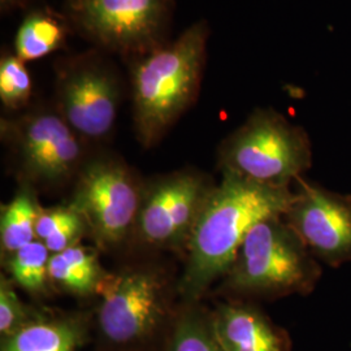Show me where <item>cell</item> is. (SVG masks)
I'll return each mask as SVG.
<instances>
[{"label": "cell", "instance_id": "cell-1", "mask_svg": "<svg viewBox=\"0 0 351 351\" xmlns=\"http://www.w3.org/2000/svg\"><path fill=\"white\" fill-rule=\"evenodd\" d=\"M221 173L223 178L204 203L185 250L188 261L180 291L190 302L199 300L215 281L226 276L252 226L269 216L284 215L294 199L290 188Z\"/></svg>", "mask_w": 351, "mask_h": 351}, {"label": "cell", "instance_id": "cell-2", "mask_svg": "<svg viewBox=\"0 0 351 351\" xmlns=\"http://www.w3.org/2000/svg\"><path fill=\"white\" fill-rule=\"evenodd\" d=\"M211 27L199 20L149 53L126 62L133 124L145 149L156 146L201 94Z\"/></svg>", "mask_w": 351, "mask_h": 351}, {"label": "cell", "instance_id": "cell-3", "mask_svg": "<svg viewBox=\"0 0 351 351\" xmlns=\"http://www.w3.org/2000/svg\"><path fill=\"white\" fill-rule=\"evenodd\" d=\"M322 274L314 254L284 216L275 215L251 228L221 278L220 291L243 300L307 295L314 291Z\"/></svg>", "mask_w": 351, "mask_h": 351}, {"label": "cell", "instance_id": "cell-4", "mask_svg": "<svg viewBox=\"0 0 351 351\" xmlns=\"http://www.w3.org/2000/svg\"><path fill=\"white\" fill-rule=\"evenodd\" d=\"M313 158L308 133L274 108H255L217 149L221 172L275 188L298 181Z\"/></svg>", "mask_w": 351, "mask_h": 351}, {"label": "cell", "instance_id": "cell-5", "mask_svg": "<svg viewBox=\"0 0 351 351\" xmlns=\"http://www.w3.org/2000/svg\"><path fill=\"white\" fill-rule=\"evenodd\" d=\"M53 107L91 150L112 136L126 93L113 56L90 47L53 63Z\"/></svg>", "mask_w": 351, "mask_h": 351}, {"label": "cell", "instance_id": "cell-6", "mask_svg": "<svg viewBox=\"0 0 351 351\" xmlns=\"http://www.w3.org/2000/svg\"><path fill=\"white\" fill-rule=\"evenodd\" d=\"M73 33L129 62L169 42L176 0H64Z\"/></svg>", "mask_w": 351, "mask_h": 351}, {"label": "cell", "instance_id": "cell-7", "mask_svg": "<svg viewBox=\"0 0 351 351\" xmlns=\"http://www.w3.org/2000/svg\"><path fill=\"white\" fill-rule=\"evenodd\" d=\"M0 136L17 173L29 185H62L77 177L90 154L52 103L1 117Z\"/></svg>", "mask_w": 351, "mask_h": 351}, {"label": "cell", "instance_id": "cell-8", "mask_svg": "<svg viewBox=\"0 0 351 351\" xmlns=\"http://www.w3.org/2000/svg\"><path fill=\"white\" fill-rule=\"evenodd\" d=\"M143 188L120 156L98 150L82 164L68 204L81 215L97 245L112 249L134 233Z\"/></svg>", "mask_w": 351, "mask_h": 351}, {"label": "cell", "instance_id": "cell-9", "mask_svg": "<svg viewBox=\"0 0 351 351\" xmlns=\"http://www.w3.org/2000/svg\"><path fill=\"white\" fill-rule=\"evenodd\" d=\"M103 339L119 348L136 346L150 339L168 315V284L159 269L126 268L106 275L95 293Z\"/></svg>", "mask_w": 351, "mask_h": 351}, {"label": "cell", "instance_id": "cell-10", "mask_svg": "<svg viewBox=\"0 0 351 351\" xmlns=\"http://www.w3.org/2000/svg\"><path fill=\"white\" fill-rule=\"evenodd\" d=\"M213 186L194 169H181L145 185L134 234L151 247L186 250Z\"/></svg>", "mask_w": 351, "mask_h": 351}, {"label": "cell", "instance_id": "cell-11", "mask_svg": "<svg viewBox=\"0 0 351 351\" xmlns=\"http://www.w3.org/2000/svg\"><path fill=\"white\" fill-rule=\"evenodd\" d=\"M282 215L315 258L330 267L351 263V195L303 178Z\"/></svg>", "mask_w": 351, "mask_h": 351}, {"label": "cell", "instance_id": "cell-12", "mask_svg": "<svg viewBox=\"0 0 351 351\" xmlns=\"http://www.w3.org/2000/svg\"><path fill=\"white\" fill-rule=\"evenodd\" d=\"M215 335L224 351H289L288 335L255 306L220 303L211 313Z\"/></svg>", "mask_w": 351, "mask_h": 351}, {"label": "cell", "instance_id": "cell-13", "mask_svg": "<svg viewBox=\"0 0 351 351\" xmlns=\"http://www.w3.org/2000/svg\"><path fill=\"white\" fill-rule=\"evenodd\" d=\"M72 34L73 29L63 11L50 5H34L17 27L12 49L25 63L37 62L64 50Z\"/></svg>", "mask_w": 351, "mask_h": 351}, {"label": "cell", "instance_id": "cell-14", "mask_svg": "<svg viewBox=\"0 0 351 351\" xmlns=\"http://www.w3.org/2000/svg\"><path fill=\"white\" fill-rule=\"evenodd\" d=\"M85 326L75 316H36L12 336L1 339L0 351H75Z\"/></svg>", "mask_w": 351, "mask_h": 351}, {"label": "cell", "instance_id": "cell-15", "mask_svg": "<svg viewBox=\"0 0 351 351\" xmlns=\"http://www.w3.org/2000/svg\"><path fill=\"white\" fill-rule=\"evenodd\" d=\"M49 271L51 284L78 297L94 295L106 275L98 252L81 243L51 254Z\"/></svg>", "mask_w": 351, "mask_h": 351}, {"label": "cell", "instance_id": "cell-16", "mask_svg": "<svg viewBox=\"0 0 351 351\" xmlns=\"http://www.w3.org/2000/svg\"><path fill=\"white\" fill-rule=\"evenodd\" d=\"M30 186L24 184L12 201L1 206L0 245L3 259L37 239L36 224L42 207Z\"/></svg>", "mask_w": 351, "mask_h": 351}, {"label": "cell", "instance_id": "cell-17", "mask_svg": "<svg viewBox=\"0 0 351 351\" xmlns=\"http://www.w3.org/2000/svg\"><path fill=\"white\" fill-rule=\"evenodd\" d=\"M50 258L46 245L34 239L3 261L12 282L33 295H43L47 294L51 284Z\"/></svg>", "mask_w": 351, "mask_h": 351}, {"label": "cell", "instance_id": "cell-18", "mask_svg": "<svg viewBox=\"0 0 351 351\" xmlns=\"http://www.w3.org/2000/svg\"><path fill=\"white\" fill-rule=\"evenodd\" d=\"M34 94L33 77L13 49L5 46L0 52V101L8 112L19 113L32 106Z\"/></svg>", "mask_w": 351, "mask_h": 351}, {"label": "cell", "instance_id": "cell-19", "mask_svg": "<svg viewBox=\"0 0 351 351\" xmlns=\"http://www.w3.org/2000/svg\"><path fill=\"white\" fill-rule=\"evenodd\" d=\"M167 351H224L215 335L211 314L189 307L177 316Z\"/></svg>", "mask_w": 351, "mask_h": 351}, {"label": "cell", "instance_id": "cell-20", "mask_svg": "<svg viewBox=\"0 0 351 351\" xmlns=\"http://www.w3.org/2000/svg\"><path fill=\"white\" fill-rule=\"evenodd\" d=\"M36 313L30 311L14 291L12 280L0 277V336L7 339L27 324Z\"/></svg>", "mask_w": 351, "mask_h": 351}, {"label": "cell", "instance_id": "cell-21", "mask_svg": "<svg viewBox=\"0 0 351 351\" xmlns=\"http://www.w3.org/2000/svg\"><path fill=\"white\" fill-rule=\"evenodd\" d=\"M80 213L75 211L69 204L43 208L38 215L36 224V236L39 241L49 239L56 230L71 223Z\"/></svg>", "mask_w": 351, "mask_h": 351}, {"label": "cell", "instance_id": "cell-22", "mask_svg": "<svg viewBox=\"0 0 351 351\" xmlns=\"http://www.w3.org/2000/svg\"><path fill=\"white\" fill-rule=\"evenodd\" d=\"M38 0H0V12L4 14H11L21 10H30L36 5Z\"/></svg>", "mask_w": 351, "mask_h": 351}]
</instances>
